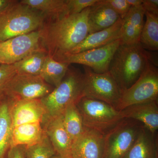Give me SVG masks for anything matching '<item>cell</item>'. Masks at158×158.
<instances>
[{
  "label": "cell",
  "instance_id": "10",
  "mask_svg": "<svg viewBox=\"0 0 158 158\" xmlns=\"http://www.w3.org/2000/svg\"><path fill=\"white\" fill-rule=\"evenodd\" d=\"M121 44L118 39L99 48L92 49L76 54H68L56 59L59 62L81 64L90 68L97 73L109 71L110 62L114 54Z\"/></svg>",
  "mask_w": 158,
  "mask_h": 158
},
{
  "label": "cell",
  "instance_id": "31",
  "mask_svg": "<svg viewBox=\"0 0 158 158\" xmlns=\"http://www.w3.org/2000/svg\"><path fill=\"white\" fill-rule=\"evenodd\" d=\"M27 147L22 145L11 147L6 158H25Z\"/></svg>",
  "mask_w": 158,
  "mask_h": 158
},
{
  "label": "cell",
  "instance_id": "6",
  "mask_svg": "<svg viewBox=\"0 0 158 158\" xmlns=\"http://www.w3.org/2000/svg\"><path fill=\"white\" fill-rule=\"evenodd\" d=\"M144 125L124 118L105 135V158H123L135 141Z\"/></svg>",
  "mask_w": 158,
  "mask_h": 158
},
{
  "label": "cell",
  "instance_id": "14",
  "mask_svg": "<svg viewBox=\"0 0 158 158\" xmlns=\"http://www.w3.org/2000/svg\"><path fill=\"white\" fill-rule=\"evenodd\" d=\"M42 125L56 155L63 157H72L73 141L64 126L62 115L48 116Z\"/></svg>",
  "mask_w": 158,
  "mask_h": 158
},
{
  "label": "cell",
  "instance_id": "5",
  "mask_svg": "<svg viewBox=\"0 0 158 158\" xmlns=\"http://www.w3.org/2000/svg\"><path fill=\"white\" fill-rule=\"evenodd\" d=\"M85 128L105 135L123 118L120 111L96 99L84 96L77 103Z\"/></svg>",
  "mask_w": 158,
  "mask_h": 158
},
{
  "label": "cell",
  "instance_id": "35",
  "mask_svg": "<svg viewBox=\"0 0 158 158\" xmlns=\"http://www.w3.org/2000/svg\"><path fill=\"white\" fill-rule=\"evenodd\" d=\"M51 158H73L72 157H63L61 156L58 155H55Z\"/></svg>",
  "mask_w": 158,
  "mask_h": 158
},
{
  "label": "cell",
  "instance_id": "20",
  "mask_svg": "<svg viewBox=\"0 0 158 158\" xmlns=\"http://www.w3.org/2000/svg\"><path fill=\"white\" fill-rule=\"evenodd\" d=\"M12 100L3 94L0 97V158H6L11 148Z\"/></svg>",
  "mask_w": 158,
  "mask_h": 158
},
{
  "label": "cell",
  "instance_id": "3",
  "mask_svg": "<svg viewBox=\"0 0 158 158\" xmlns=\"http://www.w3.org/2000/svg\"><path fill=\"white\" fill-rule=\"evenodd\" d=\"M45 19L40 11L15 1L0 14V41L39 31Z\"/></svg>",
  "mask_w": 158,
  "mask_h": 158
},
{
  "label": "cell",
  "instance_id": "28",
  "mask_svg": "<svg viewBox=\"0 0 158 158\" xmlns=\"http://www.w3.org/2000/svg\"><path fill=\"white\" fill-rule=\"evenodd\" d=\"M98 0H66L67 14L81 13L83 10L94 5Z\"/></svg>",
  "mask_w": 158,
  "mask_h": 158
},
{
  "label": "cell",
  "instance_id": "18",
  "mask_svg": "<svg viewBox=\"0 0 158 158\" xmlns=\"http://www.w3.org/2000/svg\"><path fill=\"white\" fill-rule=\"evenodd\" d=\"M121 18L120 15L101 0L90 7L88 17L89 34L108 28Z\"/></svg>",
  "mask_w": 158,
  "mask_h": 158
},
{
  "label": "cell",
  "instance_id": "32",
  "mask_svg": "<svg viewBox=\"0 0 158 158\" xmlns=\"http://www.w3.org/2000/svg\"><path fill=\"white\" fill-rule=\"evenodd\" d=\"M142 7L145 12L158 15V0H142Z\"/></svg>",
  "mask_w": 158,
  "mask_h": 158
},
{
  "label": "cell",
  "instance_id": "11",
  "mask_svg": "<svg viewBox=\"0 0 158 158\" xmlns=\"http://www.w3.org/2000/svg\"><path fill=\"white\" fill-rule=\"evenodd\" d=\"M40 48L39 31L0 41V65H13Z\"/></svg>",
  "mask_w": 158,
  "mask_h": 158
},
{
  "label": "cell",
  "instance_id": "9",
  "mask_svg": "<svg viewBox=\"0 0 158 158\" xmlns=\"http://www.w3.org/2000/svg\"><path fill=\"white\" fill-rule=\"evenodd\" d=\"M84 69V97L102 101L116 109L123 91L115 79L109 72L97 73L85 66Z\"/></svg>",
  "mask_w": 158,
  "mask_h": 158
},
{
  "label": "cell",
  "instance_id": "4",
  "mask_svg": "<svg viewBox=\"0 0 158 158\" xmlns=\"http://www.w3.org/2000/svg\"><path fill=\"white\" fill-rule=\"evenodd\" d=\"M84 74L75 69L69 68L64 78L48 95L40 99L48 116L62 115L66 108L77 104L84 97Z\"/></svg>",
  "mask_w": 158,
  "mask_h": 158
},
{
  "label": "cell",
  "instance_id": "23",
  "mask_svg": "<svg viewBox=\"0 0 158 158\" xmlns=\"http://www.w3.org/2000/svg\"><path fill=\"white\" fill-rule=\"evenodd\" d=\"M70 64L59 62L48 56L40 76L54 88L62 82L68 71Z\"/></svg>",
  "mask_w": 158,
  "mask_h": 158
},
{
  "label": "cell",
  "instance_id": "34",
  "mask_svg": "<svg viewBox=\"0 0 158 158\" xmlns=\"http://www.w3.org/2000/svg\"><path fill=\"white\" fill-rule=\"evenodd\" d=\"M131 7H137L142 6V0H126Z\"/></svg>",
  "mask_w": 158,
  "mask_h": 158
},
{
  "label": "cell",
  "instance_id": "19",
  "mask_svg": "<svg viewBox=\"0 0 158 158\" xmlns=\"http://www.w3.org/2000/svg\"><path fill=\"white\" fill-rule=\"evenodd\" d=\"M123 158H158L157 134H152L143 127Z\"/></svg>",
  "mask_w": 158,
  "mask_h": 158
},
{
  "label": "cell",
  "instance_id": "2",
  "mask_svg": "<svg viewBox=\"0 0 158 158\" xmlns=\"http://www.w3.org/2000/svg\"><path fill=\"white\" fill-rule=\"evenodd\" d=\"M148 62V52L140 44H120L113 55L108 72L124 91L139 79Z\"/></svg>",
  "mask_w": 158,
  "mask_h": 158
},
{
  "label": "cell",
  "instance_id": "30",
  "mask_svg": "<svg viewBox=\"0 0 158 158\" xmlns=\"http://www.w3.org/2000/svg\"><path fill=\"white\" fill-rule=\"evenodd\" d=\"M15 74L16 72L13 65H0V88H2Z\"/></svg>",
  "mask_w": 158,
  "mask_h": 158
},
{
  "label": "cell",
  "instance_id": "22",
  "mask_svg": "<svg viewBox=\"0 0 158 158\" xmlns=\"http://www.w3.org/2000/svg\"><path fill=\"white\" fill-rule=\"evenodd\" d=\"M48 56L46 51L43 48L34 51L13 64L16 73L39 76Z\"/></svg>",
  "mask_w": 158,
  "mask_h": 158
},
{
  "label": "cell",
  "instance_id": "24",
  "mask_svg": "<svg viewBox=\"0 0 158 158\" xmlns=\"http://www.w3.org/2000/svg\"><path fill=\"white\" fill-rule=\"evenodd\" d=\"M146 20L140 35L139 44L144 50H158V15L145 12Z\"/></svg>",
  "mask_w": 158,
  "mask_h": 158
},
{
  "label": "cell",
  "instance_id": "16",
  "mask_svg": "<svg viewBox=\"0 0 158 158\" xmlns=\"http://www.w3.org/2000/svg\"><path fill=\"white\" fill-rule=\"evenodd\" d=\"M120 111L123 118L140 122L152 134L157 133L158 101L132 105Z\"/></svg>",
  "mask_w": 158,
  "mask_h": 158
},
{
  "label": "cell",
  "instance_id": "13",
  "mask_svg": "<svg viewBox=\"0 0 158 158\" xmlns=\"http://www.w3.org/2000/svg\"><path fill=\"white\" fill-rule=\"evenodd\" d=\"M71 155L73 158H105V135L85 128L73 141Z\"/></svg>",
  "mask_w": 158,
  "mask_h": 158
},
{
  "label": "cell",
  "instance_id": "12",
  "mask_svg": "<svg viewBox=\"0 0 158 158\" xmlns=\"http://www.w3.org/2000/svg\"><path fill=\"white\" fill-rule=\"evenodd\" d=\"M10 112L12 129L26 123H40L42 124L48 116L40 99L12 100Z\"/></svg>",
  "mask_w": 158,
  "mask_h": 158
},
{
  "label": "cell",
  "instance_id": "25",
  "mask_svg": "<svg viewBox=\"0 0 158 158\" xmlns=\"http://www.w3.org/2000/svg\"><path fill=\"white\" fill-rule=\"evenodd\" d=\"M20 2L40 11L46 19L67 14L66 0H21Z\"/></svg>",
  "mask_w": 158,
  "mask_h": 158
},
{
  "label": "cell",
  "instance_id": "17",
  "mask_svg": "<svg viewBox=\"0 0 158 158\" xmlns=\"http://www.w3.org/2000/svg\"><path fill=\"white\" fill-rule=\"evenodd\" d=\"M122 23L123 19L120 18L110 27L88 34L68 54L78 53L92 49L99 48L119 39V33Z\"/></svg>",
  "mask_w": 158,
  "mask_h": 158
},
{
  "label": "cell",
  "instance_id": "36",
  "mask_svg": "<svg viewBox=\"0 0 158 158\" xmlns=\"http://www.w3.org/2000/svg\"><path fill=\"white\" fill-rule=\"evenodd\" d=\"M2 88H0V97L2 95Z\"/></svg>",
  "mask_w": 158,
  "mask_h": 158
},
{
  "label": "cell",
  "instance_id": "29",
  "mask_svg": "<svg viewBox=\"0 0 158 158\" xmlns=\"http://www.w3.org/2000/svg\"><path fill=\"white\" fill-rule=\"evenodd\" d=\"M103 3L110 6L116 11L122 19L129 11L131 6L126 0H101Z\"/></svg>",
  "mask_w": 158,
  "mask_h": 158
},
{
  "label": "cell",
  "instance_id": "33",
  "mask_svg": "<svg viewBox=\"0 0 158 158\" xmlns=\"http://www.w3.org/2000/svg\"><path fill=\"white\" fill-rule=\"evenodd\" d=\"M16 0H0V14L14 3Z\"/></svg>",
  "mask_w": 158,
  "mask_h": 158
},
{
  "label": "cell",
  "instance_id": "8",
  "mask_svg": "<svg viewBox=\"0 0 158 158\" xmlns=\"http://www.w3.org/2000/svg\"><path fill=\"white\" fill-rule=\"evenodd\" d=\"M54 88L40 75L16 73L3 86L2 91L3 94L15 102L41 99Z\"/></svg>",
  "mask_w": 158,
  "mask_h": 158
},
{
  "label": "cell",
  "instance_id": "7",
  "mask_svg": "<svg viewBox=\"0 0 158 158\" xmlns=\"http://www.w3.org/2000/svg\"><path fill=\"white\" fill-rule=\"evenodd\" d=\"M158 70L150 62L135 83L123 91L116 110L121 111L132 105L158 101Z\"/></svg>",
  "mask_w": 158,
  "mask_h": 158
},
{
  "label": "cell",
  "instance_id": "21",
  "mask_svg": "<svg viewBox=\"0 0 158 158\" xmlns=\"http://www.w3.org/2000/svg\"><path fill=\"white\" fill-rule=\"evenodd\" d=\"M45 135L40 123L20 125L12 129L11 147L20 145L29 147L38 143Z\"/></svg>",
  "mask_w": 158,
  "mask_h": 158
},
{
  "label": "cell",
  "instance_id": "27",
  "mask_svg": "<svg viewBox=\"0 0 158 158\" xmlns=\"http://www.w3.org/2000/svg\"><path fill=\"white\" fill-rule=\"evenodd\" d=\"M56 155L46 135L37 144L27 147L25 158H51Z\"/></svg>",
  "mask_w": 158,
  "mask_h": 158
},
{
  "label": "cell",
  "instance_id": "26",
  "mask_svg": "<svg viewBox=\"0 0 158 158\" xmlns=\"http://www.w3.org/2000/svg\"><path fill=\"white\" fill-rule=\"evenodd\" d=\"M63 122L73 141L77 138L85 130L81 114L77 108L76 104L68 106L62 114Z\"/></svg>",
  "mask_w": 158,
  "mask_h": 158
},
{
  "label": "cell",
  "instance_id": "1",
  "mask_svg": "<svg viewBox=\"0 0 158 158\" xmlns=\"http://www.w3.org/2000/svg\"><path fill=\"white\" fill-rule=\"evenodd\" d=\"M90 7L81 13L46 19L39 30L40 44L48 56L56 60L69 53L89 34Z\"/></svg>",
  "mask_w": 158,
  "mask_h": 158
},
{
  "label": "cell",
  "instance_id": "15",
  "mask_svg": "<svg viewBox=\"0 0 158 158\" xmlns=\"http://www.w3.org/2000/svg\"><path fill=\"white\" fill-rule=\"evenodd\" d=\"M145 11L142 6L131 7L123 19L119 33L121 44L132 45L139 43L140 35L144 25Z\"/></svg>",
  "mask_w": 158,
  "mask_h": 158
}]
</instances>
